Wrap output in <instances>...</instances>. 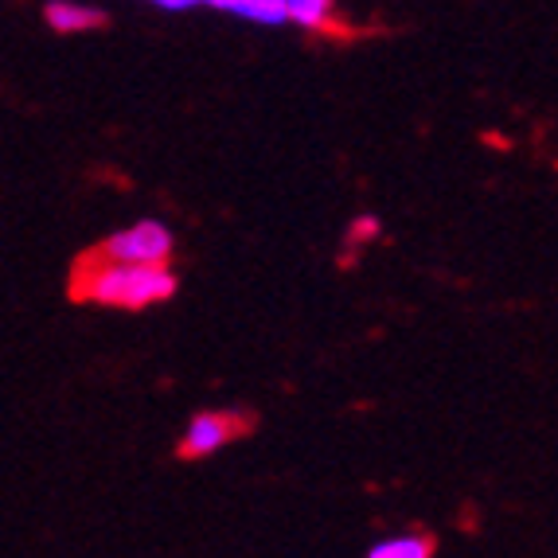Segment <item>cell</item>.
I'll return each instance as SVG.
<instances>
[{
	"instance_id": "5",
	"label": "cell",
	"mask_w": 558,
	"mask_h": 558,
	"mask_svg": "<svg viewBox=\"0 0 558 558\" xmlns=\"http://www.w3.org/2000/svg\"><path fill=\"white\" fill-rule=\"evenodd\" d=\"M44 24L59 36H86L106 24V12L86 0H51L44 9Z\"/></svg>"
},
{
	"instance_id": "2",
	"label": "cell",
	"mask_w": 558,
	"mask_h": 558,
	"mask_svg": "<svg viewBox=\"0 0 558 558\" xmlns=\"http://www.w3.org/2000/svg\"><path fill=\"white\" fill-rule=\"evenodd\" d=\"M177 254V234L165 219H137L130 227H118L110 231L102 242H98V251L94 258H106V262H137V266H168Z\"/></svg>"
},
{
	"instance_id": "4",
	"label": "cell",
	"mask_w": 558,
	"mask_h": 558,
	"mask_svg": "<svg viewBox=\"0 0 558 558\" xmlns=\"http://www.w3.org/2000/svg\"><path fill=\"white\" fill-rule=\"evenodd\" d=\"M160 12H192V9H211L223 12V16L246 20V24H258V28H281L286 24V12H281V0H145Z\"/></svg>"
},
{
	"instance_id": "1",
	"label": "cell",
	"mask_w": 558,
	"mask_h": 558,
	"mask_svg": "<svg viewBox=\"0 0 558 558\" xmlns=\"http://www.w3.org/2000/svg\"><path fill=\"white\" fill-rule=\"evenodd\" d=\"M180 278L168 266H137V262H106V258H86L78 266L75 278V298L90 301L102 308H121V313H145L153 305L177 298Z\"/></svg>"
},
{
	"instance_id": "7",
	"label": "cell",
	"mask_w": 558,
	"mask_h": 558,
	"mask_svg": "<svg viewBox=\"0 0 558 558\" xmlns=\"http://www.w3.org/2000/svg\"><path fill=\"white\" fill-rule=\"evenodd\" d=\"M434 555H438V543L429 539L426 531H399V535L375 539L363 558H434Z\"/></svg>"
},
{
	"instance_id": "3",
	"label": "cell",
	"mask_w": 558,
	"mask_h": 558,
	"mask_svg": "<svg viewBox=\"0 0 558 558\" xmlns=\"http://www.w3.org/2000/svg\"><path fill=\"white\" fill-rule=\"evenodd\" d=\"M246 429H251V418L239 414V410H199V414H192L184 422L177 449L187 461H204V457H215L219 449L239 441Z\"/></svg>"
},
{
	"instance_id": "6",
	"label": "cell",
	"mask_w": 558,
	"mask_h": 558,
	"mask_svg": "<svg viewBox=\"0 0 558 558\" xmlns=\"http://www.w3.org/2000/svg\"><path fill=\"white\" fill-rule=\"evenodd\" d=\"M281 12H286V24L301 32H332L340 0H281Z\"/></svg>"
},
{
	"instance_id": "8",
	"label": "cell",
	"mask_w": 558,
	"mask_h": 558,
	"mask_svg": "<svg viewBox=\"0 0 558 558\" xmlns=\"http://www.w3.org/2000/svg\"><path fill=\"white\" fill-rule=\"evenodd\" d=\"M352 234L355 239H375V234H379V219H375V215H360L355 227H352Z\"/></svg>"
}]
</instances>
